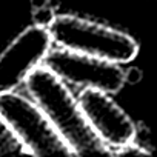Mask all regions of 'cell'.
I'll use <instances>...</instances> for the list:
<instances>
[{
    "label": "cell",
    "instance_id": "1",
    "mask_svg": "<svg viewBox=\"0 0 157 157\" xmlns=\"http://www.w3.org/2000/svg\"><path fill=\"white\" fill-rule=\"evenodd\" d=\"M34 103L43 111L57 134L74 155L108 154L109 149L90 128L85 114L68 85L45 65L37 66L25 80Z\"/></svg>",
    "mask_w": 157,
    "mask_h": 157
},
{
    "label": "cell",
    "instance_id": "2",
    "mask_svg": "<svg viewBox=\"0 0 157 157\" xmlns=\"http://www.w3.org/2000/svg\"><path fill=\"white\" fill-rule=\"evenodd\" d=\"M54 45L114 63H128L139 54L137 42L123 31L90 19L60 14L46 25Z\"/></svg>",
    "mask_w": 157,
    "mask_h": 157
},
{
    "label": "cell",
    "instance_id": "3",
    "mask_svg": "<svg viewBox=\"0 0 157 157\" xmlns=\"http://www.w3.org/2000/svg\"><path fill=\"white\" fill-rule=\"evenodd\" d=\"M0 116L11 126L28 154L39 157L71 155V149L33 99L16 91L0 93Z\"/></svg>",
    "mask_w": 157,
    "mask_h": 157
},
{
    "label": "cell",
    "instance_id": "4",
    "mask_svg": "<svg viewBox=\"0 0 157 157\" xmlns=\"http://www.w3.org/2000/svg\"><path fill=\"white\" fill-rule=\"evenodd\" d=\"M43 65L65 83L94 88L106 94L119 93L126 82V72L119 63L60 46L49 48L43 59Z\"/></svg>",
    "mask_w": 157,
    "mask_h": 157
},
{
    "label": "cell",
    "instance_id": "5",
    "mask_svg": "<svg viewBox=\"0 0 157 157\" xmlns=\"http://www.w3.org/2000/svg\"><path fill=\"white\" fill-rule=\"evenodd\" d=\"M77 100L90 128L108 149L120 151L136 140V123L111 99V94L83 88Z\"/></svg>",
    "mask_w": 157,
    "mask_h": 157
},
{
    "label": "cell",
    "instance_id": "6",
    "mask_svg": "<svg viewBox=\"0 0 157 157\" xmlns=\"http://www.w3.org/2000/svg\"><path fill=\"white\" fill-rule=\"evenodd\" d=\"M52 46L45 25H33L20 33L0 54V93L16 91L33 69L43 63Z\"/></svg>",
    "mask_w": 157,
    "mask_h": 157
},
{
    "label": "cell",
    "instance_id": "7",
    "mask_svg": "<svg viewBox=\"0 0 157 157\" xmlns=\"http://www.w3.org/2000/svg\"><path fill=\"white\" fill-rule=\"evenodd\" d=\"M26 152L11 126L6 120L0 116V155H10V154H22Z\"/></svg>",
    "mask_w": 157,
    "mask_h": 157
}]
</instances>
